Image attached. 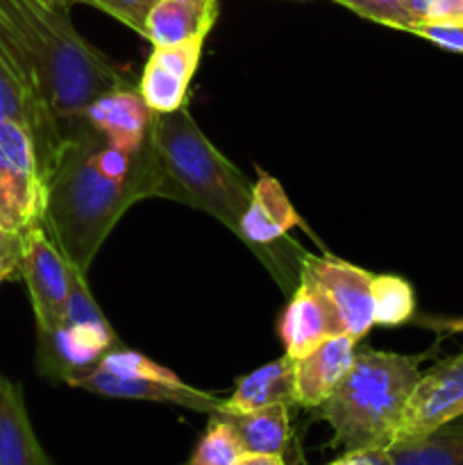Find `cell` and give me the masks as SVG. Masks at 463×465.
Masks as SVG:
<instances>
[{"instance_id": "14", "label": "cell", "mask_w": 463, "mask_h": 465, "mask_svg": "<svg viewBox=\"0 0 463 465\" xmlns=\"http://www.w3.org/2000/svg\"><path fill=\"white\" fill-rule=\"evenodd\" d=\"M352 336L339 334L327 339L293 366V404L318 409L350 371L357 354Z\"/></svg>"}, {"instance_id": "13", "label": "cell", "mask_w": 463, "mask_h": 465, "mask_svg": "<svg viewBox=\"0 0 463 465\" xmlns=\"http://www.w3.org/2000/svg\"><path fill=\"white\" fill-rule=\"evenodd\" d=\"M300 286L295 289L289 307L280 321V336L284 343V354L293 361L302 359L331 336L345 334L339 316L330 300L313 284L311 277L300 272Z\"/></svg>"}, {"instance_id": "31", "label": "cell", "mask_w": 463, "mask_h": 465, "mask_svg": "<svg viewBox=\"0 0 463 465\" xmlns=\"http://www.w3.org/2000/svg\"><path fill=\"white\" fill-rule=\"evenodd\" d=\"M234 465H286L281 454H257V452H243L236 459Z\"/></svg>"}, {"instance_id": "5", "label": "cell", "mask_w": 463, "mask_h": 465, "mask_svg": "<svg viewBox=\"0 0 463 465\" xmlns=\"http://www.w3.org/2000/svg\"><path fill=\"white\" fill-rule=\"evenodd\" d=\"M113 348H118L116 334L91 295L86 275L71 266L66 321L53 334L39 336L36 345L39 371L48 380H62L68 384L98 366L100 359Z\"/></svg>"}, {"instance_id": "20", "label": "cell", "mask_w": 463, "mask_h": 465, "mask_svg": "<svg viewBox=\"0 0 463 465\" xmlns=\"http://www.w3.org/2000/svg\"><path fill=\"white\" fill-rule=\"evenodd\" d=\"M222 420L232 425L241 440L243 452L257 454H281L291 443V418L289 404H271L248 413H221Z\"/></svg>"}, {"instance_id": "18", "label": "cell", "mask_w": 463, "mask_h": 465, "mask_svg": "<svg viewBox=\"0 0 463 465\" xmlns=\"http://www.w3.org/2000/svg\"><path fill=\"white\" fill-rule=\"evenodd\" d=\"M218 18V0L186 3V0H157L145 23V39L153 45H172L207 36Z\"/></svg>"}, {"instance_id": "27", "label": "cell", "mask_w": 463, "mask_h": 465, "mask_svg": "<svg viewBox=\"0 0 463 465\" xmlns=\"http://www.w3.org/2000/svg\"><path fill=\"white\" fill-rule=\"evenodd\" d=\"M404 5H407L413 25H418V23L463 21V0H404Z\"/></svg>"}, {"instance_id": "35", "label": "cell", "mask_w": 463, "mask_h": 465, "mask_svg": "<svg viewBox=\"0 0 463 465\" xmlns=\"http://www.w3.org/2000/svg\"><path fill=\"white\" fill-rule=\"evenodd\" d=\"M3 282H7V280H5V277H0V286H3Z\"/></svg>"}, {"instance_id": "22", "label": "cell", "mask_w": 463, "mask_h": 465, "mask_svg": "<svg viewBox=\"0 0 463 465\" xmlns=\"http://www.w3.org/2000/svg\"><path fill=\"white\" fill-rule=\"evenodd\" d=\"M372 300H375V325L379 327L404 325L416 312V295L411 284L398 275H375Z\"/></svg>"}, {"instance_id": "1", "label": "cell", "mask_w": 463, "mask_h": 465, "mask_svg": "<svg viewBox=\"0 0 463 465\" xmlns=\"http://www.w3.org/2000/svg\"><path fill=\"white\" fill-rule=\"evenodd\" d=\"M162 166L153 139L121 150L86 125L45 173L44 230L73 268L89 272L100 245L139 200L162 191Z\"/></svg>"}, {"instance_id": "25", "label": "cell", "mask_w": 463, "mask_h": 465, "mask_svg": "<svg viewBox=\"0 0 463 465\" xmlns=\"http://www.w3.org/2000/svg\"><path fill=\"white\" fill-rule=\"evenodd\" d=\"M336 3L352 9L354 14L368 18V21L395 27V30L409 32L413 25L404 0H336Z\"/></svg>"}, {"instance_id": "28", "label": "cell", "mask_w": 463, "mask_h": 465, "mask_svg": "<svg viewBox=\"0 0 463 465\" xmlns=\"http://www.w3.org/2000/svg\"><path fill=\"white\" fill-rule=\"evenodd\" d=\"M411 35L431 41L438 48L463 54V21L443 23H418L411 27Z\"/></svg>"}, {"instance_id": "23", "label": "cell", "mask_w": 463, "mask_h": 465, "mask_svg": "<svg viewBox=\"0 0 463 465\" xmlns=\"http://www.w3.org/2000/svg\"><path fill=\"white\" fill-rule=\"evenodd\" d=\"M241 454H243V448L230 422L212 413V422L186 465H234Z\"/></svg>"}, {"instance_id": "24", "label": "cell", "mask_w": 463, "mask_h": 465, "mask_svg": "<svg viewBox=\"0 0 463 465\" xmlns=\"http://www.w3.org/2000/svg\"><path fill=\"white\" fill-rule=\"evenodd\" d=\"M100 371L112 372V375H123V377H148V380L157 381H168V384H180V377L175 372H171L168 368L159 366L153 359H148L145 354L134 352V350L125 348H113L104 354L98 361Z\"/></svg>"}, {"instance_id": "3", "label": "cell", "mask_w": 463, "mask_h": 465, "mask_svg": "<svg viewBox=\"0 0 463 465\" xmlns=\"http://www.w3.org/2000/svg\"><path fill=\"white\" fill-rule=\"evenodd\" d=\"M162 166L159 198H172L221 221L241 236V223L252 198V184L204 136L189 107L154 114L150 130Z\"/></svg>"}, {"instance_id": "29", "label": "cell", "mask_w": 463, "mask_h": 465, "mask_svg": "<svg viewBox=\"0 0 463 465\" xmlns=\"http://www.w3.org/2000/svg\"><path fill=\"white\" fill-rule=\"evenodd\" d=\"M23 245H25V234H14L0 225V277L5 280L21 277Z\"/></svg>"}, {"instance_id": "11", "label": "cell", "mask_w": 463, "mask_h": 465, "mask_svg": "<svg viewBox=\"0 0 463 465\" xmlns=\"http://www.w3.org/2000/svg\"><path fill=\"white\" fill-rule=\"evenodd\" d=\"M207 36L172 45H154L139 82V94L154 114H168L184 107L191 80L198 71Z\"/></svg>"}, {"instance_id": "9", "label": "cell", "mask_w": 463, "mask_h": 465, "mask_svg": "<svg viewBox=\"0 0 463 465\" xmlns=\"http://www.w3.org/2000/svg\"><path fill=\"white\" fill-rule=\"evenodd\" d=\"M300 272L311 277L313 284L325 293L343 331L354 341L363 339L375 325L372 272L334 257H304Z\"/></svg>"}, {"instance_id": "26", "label": "cell", "mask_w": 463, "mask_h": 465, "mask_svg": "<svg viewBox=\"0 0 463 465\" xmlns=\"http://www.w3.org/2000/svg\"><path fill=\"white\" fill-rule=\"evenodd\" d=\"M94 7L103 9L104 14L113 16L116 21L125 23L136 35H145V23L157 0H86Z\"/></svg>"}, {"instance_id": "21", "label": "cell", "mask_w": 463, "mask_h": 465, "mask_svg": "<svg viewBox=\"0 0 463 465\" xmlns=\"http://www.w3.org/2000/svg\"><path fill=\"white\" fill-rule=\"evenodd\" d=\"M386 452L390 465H463V416L429 434L398 440Z\"/></svg>"}, {"instance_id": "4", "label": "cell", "mask_w": 463, "mask_h": 465, "mask_svg": "<svg viewBox=\"0 0 463 465\" xmlns=\"http://www.w3.org/2000/svg\"><path fill=\"white\" fill-rule=\"evenodd\" d=\"M422 357L361 348L343 380L316 409L345 452L389 450L409 398L420 380Z\"/></svg>"}, {"instance_id": "33", "label": "cell", "mask_w": 463, "mask_h": 465, "mask_svg": "<svg viewBox=\"0 0 463 465\" xmlns=\"http://www.w3.org/2000/svg\"><path fill=\"white\" fill-rule=\"evenodd\" d=\"M48 3L57 5V7H64L66 9L68 5H75V3H86V0H48Z\"/></svg>"}, {"instance_id": "2", "label": "cell", "mask_w": 463, "mask_h": 465, "mask_svg": "<svg viewBox=\"0 0 463 465\" xmlns=\"http://www.w3.org/2000/svg\"><path fill=\"white\" fill-rule=\"evenodd\" d=\"M0 39L34 80L62 143L86 125L94 100L130 86V75L80 36L66 9L48 0H0Z\"/></svg>"}, {"instance_id": "15", "label": "cell", "mask_w": 463, "mask_h": 465, "mask_svg": "<svg viewBox=\"0 0 463 465\" xmlns=\"http://www.w3.org/2000/svg\"><path fill=\"white\" fill-rule=\"evenodd\" d=\"M84 118L95 132L121 150H139L150 139L154 112L139 89H116L89 104Z\"/></svg>"}, {"instance_id": "10", "label": "cell", "mask_w": 463, "mask_h": 465, "mask_svg": "<svg viewBox=\"0 0 463 465\" xmlns=\"http://www.w3.org/2000/svg\"><path fill=\"white\" fill-rule=\"evenodd\" d=\"M458 416H463V352L422 372L404 409L395 443L429 434Z\"/></svg>"}, {"instance_id": "30", "label": "cell", "mask_w": 463, "mask_h": 465, "mask_svg": "<svg viewBox=\"0 0 463 465\" xmlns=\"http://www.w3.org/2000/svg\"><path fill=\"white\" fill-rule=\"evenodd\" d=\"M330 465H390L386 450H354Z\"/></svg>"}, {"instance_id": "16", "label": "cell", "mask_w": 463, "mask_h": 465, "mask_svg": "<svg viewBox=\"0 0 463 465\" xmlns=\"http://www.w3.org/2000/svg\"><path fill=\"white\" fill-rule=\"evenodd\" d=\"M302 221L291 200L286 198L280 182L261 173L257 184H252V198H250V207L241 223L239 239H243L259 252L261 248L289 234Z\"/></svg>"}, {"instance_id": "6", "label": "cell", "mask_w": 463, "mask_h": 465, "mask_svg": "<svg viewBox=\"0 0 463 465\" xmlns=\"http://www.w3.org/2000/svg\"><path fill=\"white\" fill-rule=\"evenodd\" d=\"M45 173L30 132L0 118V225L27 234L44 223Z\"/></svg>"}, {"instance_id": "8", "label": "cell", "mask_w": 463, "mask_h": 465, "mask_svg": "<svg viewBox=\"0 0 463 465\" xmlns=\"http://www.w3.org/2000/svg\"><path fill=\"white\" fill-rule=\"evenodd\" d=\"M0 118L16 121L30 132L39 150L44 173H48L59 150L64 148L57 123L48 104L41 98L30 73L14 57L3 39H0Z\"/></svg>"}, {"instance_id": "17", "label": "cell", "mask_w": 463, "mask_h": 465, "mask_svg": "<svg viewBox=\"0 0 463 465\" xmlns=\"http://www.w3.org/2000/svg\"><path fill=\"white\" fill-rule=\"evenodd\" d=\"M0 465H53L36 440L21 386L0 375Z\"/></svg>"}, {"instance_id": "7", "label": "cell", "mask_w": 463, "mask_h": 465, "mask_svg": "<svg viewBox=\"0 0 463 465\" xmlns=\"http://www.w3.org/2000/svg\"><path fill=\"white\" fill-rule=\"evenodd\" d=\"M68 262L44 230L34 227L25 234L21 280L30 293L36 321V336L57 331L66 321L68 307Z\"/></svg>"}, {"instance_id": "19", "label": "cell", "mask_w": 463, "mask_h": 465, "mask_svg": "<svg viewBox=\"0 0 463 465\" xmlns=\"http://www.w3.org/2000/svg\"><path fill=\"white\" fill-rule=\"evenodd\" d=\"M293 366L295 361L284 354L268 366L257 368L241 377L230 400L221 404V413H248L271 404H293Z\"/></svg>"}, {"instance_id": "12", "label": "cell", "mask_w": 463, "mask_h": 465, "mask_svg": "<svg viewBox=\"0 0 463 465\" xmlns=\"http://www.w3.org/2000/svg\"><path fill=\"white\" fill-rule=\"evenodd\" d=\"M68 386L82 389L86 391V393L103 395V398L172 404V407L191 409V411L209 413V416L216 413L222 404V400H218L216 395L193 389V386H189L186 381L168 384V381L148 380V377L112 375V372H104L100 371V368H91L89 372L68 381Z\"/></svg>"}, {"instance_id": "32", "label": "cell", "mask_w": 463, "mask_h": 465, "mask_svg": "<svg viewBox=\"0 0 463 465\" xmlns=\"http://www.w3.org/2000/svg\"><path fill=\"white\" fill-rule=\"evenodd\" d=\"M422 325L436 331H448V334H463V316L461 318H427Z\"/></svg>"}, {"instance_id": "34", "label": "cell", "mask_w": 463, "mask_h": 465, "mask_svg": "<svg viewBox=\"0 0 463 465\" xmlns=\"http://www.w3.org/2000/svg\"><path fill=\"white\" fill-rule=\"evenodd\" d=\"M186 3H212V0H186Z\"/></svg>"}]
</instances>
